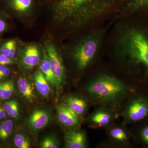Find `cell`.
<instances>
[{
	"label": "cell",
	"mask_w": 148,
	"mask_h": 148,
	"mask_svg": "<svg viewBox=\"0 0 148 148\" xmlns=\"http://www.w3.org/2000/svg\"><path fill=\"white\" fill-rule=\"evenodd\" d=\"M40 147L41 148H57L58 147V143L53 136H47L40 143Z\"/></svg>",
	"instance_id": "cell-22"
},
{
	"label": "cell",
	"mask_w": 148,
	"mask_h": 148,
	"mask_svg": "<svg viewBox=\"0 0 148 148\" xmlns=\"http://www.w3.org/2000/svg\"><path fill=\"white\" fill-rule=\"evenodd\" d=\"M51 120L50 113L42 109L36 110L32 112L27 121L28 127L32 131L37 132L44 128Z\"/></svg>",
	"instance_id": "cell-8"
},
{
	"label": "cell",
	"mask_w": 148,
	"mask_h": 148,
	"mask_svg": "<svg viewBox=\"0 0 148 148\" xmlns=\"http://www.w3.org/2000/svg\"><path fill=\"white\" fill-rule=\"evenodd\" d=\"M45 49L55 77L56 91L57 94H59L66 82V71L63 60L55 46L52 42L47 43Z\"/></svg>",
	"instance_id": "cell-4"
},
{
	"label": "cell",
	"mask_w": 148,
	"mask_h": 148,
	"mask_svg": "<svg viewBox=\"0 0 148 148\" xmlns=\"http://www.w3.org/2000/svg\"><path fill=\"white\" fill-rule=\"evenodd\" d=\"M11 72V70L8 66H6L5 69L0 74V80H3L7 78L10 75Z\"/></svg>",
	"instance_id": "cell-27"
},
{
	"label": "cell",
	"mask_w": 148,
	"mask_h": 148,
	"mask_svg": "<svg viewBox=\"0 0 148 148\" xmlns=\"http://www.w3.org/2000/svg\"><path fill=\"white\" fill-rule=\"evenodd\" d=\"M6 114L10 117L18 119L20 117L19 104L16 100L7 101L3 106Z\"/></svg>",
	"instance_id": "cell-17"
},
{
	"label": "cell",
	"mask_w": 148,
	"mask_h": 148,
	"mask_svg": "<svg viewBox=\"0 0 148 148\" xmlns=\"http://www.w3.org/2000/svg\"><path fill=\"white\" fill-rule=\"evenodd\" d=\"M123 46L126 53L148 70V37L144 32L138 30L130 31L125 36Z\"/></svg>",
	"instance_id": "cell-3"
},
{
	"label": "cell",
	"mask_w": 148,
	"mask_h": 148,
	"mask_svg": "<svg viewBox=\"0 0 148 148\" xmlns=\"http://www.w3.org/2000/svg\"><path fill=\"white\" fill-rule=\"evenodd\" d=\"M126 0H45L50 5L56 19L63 21L94 9L110 8Z\"/></svg>",
	"instance_id": "cell-1"
},
{
	"label": "cell",
	"mask_w": 148,
	"mask_h": 148,
	"mask_svg": "<svg viewBox=\"0 0 148 148\" xmlns=\"http://www.w3.org/2000/svg\"><path fill=\"white\" fill-rule=\"evenodd\" d=\"M127 6L132 10L145 7L148 6V0H128Z\"/></svg>",
	"instance_id": "cell-24"
},
{
	"label": "cell",
	"mask_w": 148,
	"mask_h": 148,
	"mask_svg": "<svg viewBox=\"0 0 148 148\" xmlns=\"http://www.w3.org/2000/svg\"><path fill=\"white\" fill-rule=\"evenodd\" d=\"M110 133L112 138L118 141L123 142L127 140V135L124 130L120 127L112 128L110 131Z\"/></svg>",
	"instance_id": "cell-23"
},
{
	"label": "cell",
	"mask_w": 148,
	"mask_h": 148,
	"mask_svg": "<svg viewBox=\"0 0 148 148\" xmlns=\"http://www.w3.org/2000/svg\"><path fill=\"white\" fill-rule=\"evenodd\" d=\"M86 90L91 97L98 101H110L116 100L124 94L126 87L115 78L103 75L89 83Z\"/></svg>",
	"instance_id": "cell-2"
},
{
	"label": "cell",
	"mask_w": 148,
	"mask_h": 148,
	"mask_svg": "<svg viewBox=\"0 0 148 148\" xmlns=\"http://www.w3.org/2000/svg\"><path fill=\"white\" fill-rule=\"evenodd\" d=\"M14 126L12 120H5L0 123V139L5 141L11 134Z\"/></svg>",
	"instance_id": "cell-20"
},
{
	"label": "cell",
	"mask_w": 148,
	"mask_h": 148,
	"mask_svg": "<svg viewBox=\"0 0 148 148\" xmlns=\"http://www.w3.org/2000/svg\"><path fill=\"white\" fill-rule=\"evenodd\" d=\"M148 114L147 103L141 99L132 101L125 111V115L128 120L138 121L143 119Z\"/></svg>",
	"instance_id": "cell-9"
},
{
	"label": "cell",
	"mask_w": 148,
	"mask_h": 148,
	"mask_svg": "<svg viewBox=\"0 0 148 148\" xmlns=\"http://www.w3.org/2000/svg\"><path fill=\"white\" fill-rule=\"evenodd\" d=\"M18 89L22 96L29 102L32 103L36 99L33 86L24 77H20L17 80Z\"/></svg>",
	"instance_id": "cell-15"
},
{
	"label": "cell",
	"mask_w": 148,
	"mask_h": 148,
	"mask_svg": "<svg viewBox=\"0 0 148 148\" xmlns=\"http://www.w3.org/2000/svg\"><path fill=\"white\" fill-rule=\"evenodd\" d=\"M8 28V23L5 18L0 15V35L4 33Z\"/></svg>",
	"instance_id": "cell-26"
},
{
	"label": "cell",
	"mask_w": 148,
	"mask_h": 148,
	"mask_svg": "<svg viewBox=\"0 0 148 148\" xmlns=\"http://www.w3.org/2000/svg\"><path fill=\"white\" fill-rule=\"evenodd\" d=\"M34 81L36 89L40 95L45 97L49 95L51 92L50 85L40 69L35 72Z\"/></svg>",
	"instance_id": "cell-12"
},
{
	"label": "cell",
	"mask_w": 148,
	"mask_h": 148,
	"mask_svg": "<svg viewBox=\"0 0 148 148\" xmlns=\"http://www.w3.org/2000/svg\"><path fill=\"white\" fill-rule=\"evenodd\" d=\"M7 114L5 112L3 107L0 106V120L5 118Z\"/></svg>",
	"instance_id": "cell-29"
},
{
	"label": "cell",
	"mask_w": 148,
	"mask_h": 148,
	"mask_svg": "<svg viewBox=\"0 0 148 148\" xmlns=\"http://www.w3.org/2000/svg\"><path fill=\"white\" fill-rule=\"evenodd\" d=\"M40 69L50 85L52 87H56L55 77L51 69L49 58L45 49H43L42 58L41 60Z\"/></svg>",
	"instance_id": "cell-14"
},
{
	"label": "cell",
	"mask_w": 148,
	"mask_h": 148,
	"mask_svg": "<svg viewBox=\"0 0 148 148\" xmlns=\"http://www.w3.org/2000/svg\"><path fill=\"white\" fill-rule=\"evenodd\" d=\"M5 7L19 17L33 13L38 4V0H1Z\"/></svg>",
	"instance_id": "cell-6"
},
{
	"label": "cell",
	"mask_w": 148,
	"mask_h": 148,
	"mask_svg": "<svg viewBox=\"0 0 148 148\" xmlns=\"http://www.w3.org/2000/svg\"><path fill=\"white\" fill-rule=\"evenodd\" d=\"M65 147L85 148L87 147L85 134L76 130H69L65 134Z\"/></svg>",
	"instance_id": "cell-11"
},
{
	"label": "cell",
	"mask_w": 148,
	"mask_h": 148,
	"mask_svg": "<svg viewBox=\"0 0 148 148\" xmlns=\"http://www.w3.org/2000/svg\"><path fill=\"white\" fill-rule=\"evenodd\" d=\"M64 104L69 107L79 116L84 114L87 107V104L84 99L75 96H69L64 99Z\"/></svg>",
	"instance_id": "cell-13"
},
{
	"label": "cell",
	"mask_w": 148,
	"mask_h": 148,
	"mask_svg": "<svg viewBox=\"0 0 148 148\" xmlns=\"http://www.w3.org/2000/svg\"><path fill=\"white\" fill-rule=\"evenodd\" d=\"M98 42L95 39H87L77 45L73 55L78 68L85 69L95 56L98 48Z\"/></svg>",
	"instance_id": "cell-5"
},
{
	"label": "cell",
	"mask_w": 148,
	"mask_h": 148,
	"mask_svg": "<svg viewBox=\"0 0 148 148\" xmlns=\"http://www.w3.org/2000/svg\"><path fill=\"white\" fill-rule=\"evenodd\" d=\"M112 121L110 114L105 110H99L92 114L90 117L91 123L96 126L102 127L109 125Z\"/></svg>",
	"instance_id": "cell-16"
},
{
	"label": "cell",
	"mask_w": 148,
	"mask_h": 148,
	"mask_svg": "<svg viewBox=\"0 0 148 148\" xmlns=\"http://www.w3.org/2000/svg\"><path fill=\"white\" fill-rule=\"evenodd\" d=\"M142 137L145 142L148 143V126L143 130L142 132Z\"/></svg>",
	"instance_id": "cell-28"
},
{
	"label": "cell",
	"mask_w": 148,
	"mask_h": 148,
	"mask_svg": "<svg viewBox=\"0 0 148 148\" xmlns=\"http://www.w3.org/2000/svg\"><path fill=\"white\" fill-rule=\"evenodd\" d=\"M16 63L14 58H10L8 56L0 53V65L8 66L13 65Z\"/></svg>",
	"instance_id": "cell-25"
},
{
	"label": "cell",
	"mask_w": 148,
	"mask_h": 148,
	"mask_svg": "<svg viewBox=\"0 0 148 148\" xmlns=\"http://www.w3.org/2000/svg\"><path fill=\"white\" fill-rule=\"evenodd\" d=\"M57 115L58 121L64 127L73 128L79 123V116L65 104L57 106Z\"/></svg>",
	"instance_id": "cell-10"
},
{
	"label": "cell",
	"mask_w": 148,
	"mask_h": 148,
	"mask_svg": "<svg viewBox=\"0 0 148 148\" xmlns=\"http://www.w3.org/2000/svg\"><path fill=\"white\" fill-rule=\"evenodd\" d=\"M41 54L39 48L35 44L24 46L21 52V62L25 69H32L40 63Z\"/></svg>",
	"instance_id": "cell-7"
},
{
	"label": "cell",
	"mask_w": 148,
	"mask_h": 148,
	"mask_svg": "<svg viewBox=\"0 0 148 148\" xmlns=\"http://www.w3.org/2000/svg\"><path fill=\"white\" fill-rule=\"evenodd\" d=\"M14 143L16 147L18 148H29L31 147L29 139L22 134H17L15 135Z\"/></svg>",
	"instance_id": "cell-21"
},
{
	"label": "cell",
	"mask_w": 148,
	"mask_h": 148,
	"mask_svg": "<svg viewBox=\"0 0 148 148\" xmlns=\"http://www.w3.org/2000/svg\"><path fill=\"white\" fill-rule=\"evenodd\" d=\"M1 101V100H0V101Z\"/></svg>",
	"instance_id": "cell-30"
},
{
	"label": "cell",
	"mask_w": 148,
	"mask_h": 148,
	"mask_svg": "<svg viewBox=\"0 0 148 148\" xmlns=\"http://www.w3.org/2000/svg\"><path fill=\"white\" fill-rule=\"evenodd\" d=\"M14 91V86L11 80L0 82V100H8L12 95Z\"/></svg>",
	"instance_id": "cell-19"
},
{
	"label": "cell",
	"mask_w": 148,
	"mask_h": 148,
	"mask_svg": "<svg viewBox=\"0 0 148 148\" xmlns=\"http://www.w3.org/2000/svg\"><path fill=\"white\" fill-rule=\"evenodd\" d=\"M17 50V43L16 40L12 39L6 41L0 47V53L14 58Z\"/></svg>",
	"instance_id": "cell-18"
}]
</instances>
